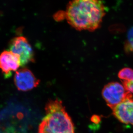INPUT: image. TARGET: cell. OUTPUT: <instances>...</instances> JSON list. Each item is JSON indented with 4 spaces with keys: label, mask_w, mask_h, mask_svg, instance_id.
<instances>
[{
    "label": "cell",
    "mask_w": 133,
    "mask_h": 133,
    "mask_svg": "<svg viewBox=\"0 0 133 133\" xmlns=\"http://www.w3.org/2000/svg\"><path fill=\"white\" fill-rule=\"evenodd\" d=\"M105 14V7L101 0H72L65 14L72 27L78 31L90 32L99 28Z\"/></svg>",
    "instance_id": "cell-1"
},
{
    "label": "cell",
    "mask_w": 133,
    "mask_h": 133,
    "mask_svg": "<svg viewBox=\"0 0 133 133\" xmlns=\"http://www.w3.org/2000/svg\"><path fill=\"white\" fill-rule=\"evenodd\" d=\"M46 116L41 122L38 133H74L72 121L62 102L56 99L45 106Z\"/></svg>",
    "instance_id": "cell-2"
},
{
    "label": "cell",
    "mask_w": 133,
    "mask_h": 133,
    "mask_svg": "<svg viewBox=\"0 0 133 133\" xmlns=\"http://www.w3.org/2000/svg\"><path fill=\"white\" fill-rule=\"evenodd\" d=\"M130 94L126 90L123 85L117 82H112L105 85L102 92L103 99L112 109L124 100Z\"/></svg>",
    "instance_id": "cell-3"
},
{
    "label": "cell",
    "mask_w": 133,
    "mask_h": 133,
    "mask_svg": "<svg viewBox=\"0 0 133 133\" xmlns=\"http://www.w3.org/2000/svg\"><path fill=\"white\" fill-rule=\"evenodd\" d=\"M9 49L10 51L19 56L21 66H24L35 61L32 48L24 37H16L12 39L10 43Z\"/></svg>",
    "instance_id": "cell-4"
},
{
    "label": "cell",
    "mask_w": 133,
    "mask_h": 133,
    "mask_svg": "<svg viewBox=\"0 0 133 133\" xmlns=\"http://www.w3.org/2000/svg\"><path fill=\"white\" fill-rule=\"evenodd\" d=\"M14 82L18 90L21 91L31 90L38 87L40 83V80L26 68H23L16 72Z\"/></svg>",
    "instance_id": "cell-5"
},
{
    "label": "cell",
    "mask_w": 133,
    "mask_h": 133,
    "mask_svg": "<svg viewBox=\"0 0 133 133\" xmlns=\"http://www.w3.org/2000/svg\"><path fill=\"white\" fill-rule=\"evenodd\" d=\"M133 94L129 95L124 100L112 109L113 116L119 122L125 124L133 126Z\"/></svg>",
    "instance_id": "cell-6"
},
{
    "label": "cell",
    "mask_w": 133,
    "mask_h": 133,
    "mask_svg": "<svg viewBox=\"0 0 133 133\" xmlns=\"http://www.w3.org/2000/svg\"><path fill=\"white\" fill-rule=\"evenodd\" d=\"M20 66V58L16 54L4 51L0 55V69L5 77H10L12 72L17 70Z\"/></svg>",
    "instance_id": "cell-7"
},
{
    "label": "cell",
    "mask_w": 133,
    "mask_h": 133,
    "mask_svg": "<svg viewBox=\"0 0 133 133\" xmlns=\"http://www.w3.org/2000/svg\"><path fill=\"white\" fill-rule=\"evenodd\" d=\"M118 78L121 81L130 80L133 78V70L129 68H124L119 71Z\"/></svg>",
    "instance_id": "cell-8"
},
{
    "label": "cell",
    "mask_w": 133,
    "mask_h": 133,
    "mask_svg": "<svg viewBox=\"0 0 133 133\" xmlns=\"http://www.w3.org/2000/svg\"><path fill=\"white\" fill-rule=\"evenodd\" d=\"M124 47L127 52H133V27L129 30L128 33L127 41Z\"/></svg>",
    "instance_id": "cell-9"
},
{
    "label": "cell",
    "mask_w": 133,
    "mask_h": 133,
    "mask_svg": "<svg viewBox=\"0 0 133 133\" xmlns=\"http://www.w3.org/2000/svg\"><path fill=\"white\" fill-rule=\"evenodd\" d=\"M126 90L130 93H133V78L130 80L122 82Z\"/></svg>",
    "instance_id": "cell-10"
},
{
    "label": "cell",
    "mask_w": 133,
    "mask_h": 133,
    "mask_svg": "<svg viewBox=\"0 0 133 133\" xmlns=\"http://www.w3.org/2000/svg\"><path fill=\"white\" fill-rule=\"evenodd\" d=\"M91 119L92 122H94V123H97L99 122V117H98L97 116H92Z\"/></svg>",
    "instance_id": "cell-11"
},
{
    "label": "cell",
    "mask_w": 133,
    "mask_h": 133,
    "mask_svg": "<svg viewBox=\"0 0 133 133\" xmlns=\"http://www.w3.org/2000/svg\"></svg>",
    "instance_id": "cell-12"
}]
</instances>
